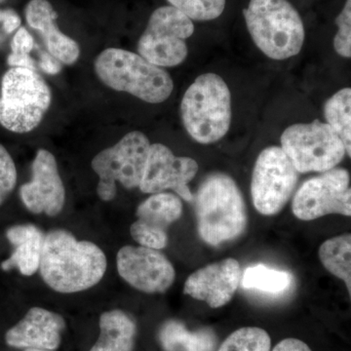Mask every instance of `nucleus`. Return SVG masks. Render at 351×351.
Listing matches in <instances>:
<instances>
[{"label":"nucleus","mask_w":351,"mask_h":351,"mask_svg":"<svg viewBox=\"0 0 351 351\" xmlns=\"http://www.w3.org/2000/svg\"><path fill=\"white\" fill-rule=\"evenodd\" d=\"M107 265L105 253L93 242L78 241L63 230L44 235L38 269L56 292L73 294L93 287L105 276Z\"/></svg>","instance_id":"nucleus-1"},{"label":"nucleus","mask_w":351,"mask_h":351,"mask_svg":"<svg viewBox=\"0 0 351 351\" xmlns=\"http://www.w3.org/2000/svg\"><path fill=\"white\" fill-rule=\"evenodd\" d=\"M198 234L211 246L239 239L246 230L247 211L237 182L223 173L210 174L195 196Z\"/></svg>","instance_id":"nucleus-2"},{"label":"nucleus","mask_w":351,"mask_h":351,"mask_svg":"<svg viewBox=\"0 0 351 351\" xmlns=\"http://www.w3.org/2000/svg\"><path fill=\"white\" fill-rule=\"evenodd\" d=\"M94 68L99 80L108 87L147 103H163L174 89L172 77L165 69L131 51L108 48L96 58Z\"/></svg>","instance_id":"nucleus-3"},{"label":"nucleus","mask_w":351,"mask_h":351,"mask_svg":"<svg viewBox=\"0 0 351 351\" xmlns=\"http://www.w3.org/2000/svg\"><path fill=\"white\" fill-rule=\"evenodd\" d=\"M182 124L193 140L203 145L221 140L232 123V94L216 73L198 76L181 104Z\"/></svg>","instance_id":"nucleus-4"},{"label":"nucleus","mask_w":351,"mask_h":351,"mask_svg":"<svg viewBox=\"0 0 351 351\" xmlns=\"http://www.w3.org/2000/svg\"><path fill=\"white\" fill-rule=\"evenodd\" d=\"M244 18L252 39L265 56L282 61L301 52L304 24L287 0H251Z\"/></svg>","instance_id":"nucleus-5"},{"label":"nucleus","mask_w":351,"mask_h":351,"mask_svg":"<svg viewBox=\"0 0 351 351\" xmlns=\"http://www.w3.org/2000/svg\"><path fill=\"white\" fill-rule=\"evenodd\" d=\"M52 100L45 80L34 69L11 68L0 92V125L13 133H29L43 121Z\"/></svg>","instance_id":"nucleus-6"},{"label":"nucleus","mask_w":351,"mask_h":351,"mask_svg":"<svg viewBox=\"0 0 351 351\" xmlns=\"http://www.w3.org/2000/svg\"><path fill=\"white\" fill-rule=\"evenodd\" d=\"M149 147L151 143L143 132L132 131L94 157L91 165L100 179L97 193L101 200L114 199L117 182L127 189L140 186Z\"/></svg>","instance_id":"nucleus-7"},{"label":"nucleus","mask_w":351,"mask_h":351,"mask_svg":"<svg viewBox=\"0 0 351 351\" xmlns=\"http://www.w3.org/2000/svg\"><path fill=\"white\" fill-rule=\"evenodd\" d=\"M281 149L299 173H323L336 168L346 156L338 134L325 122L289 126L281 136Z\"/></svg>","instance_id":"nucleus-8"},{"label":"nucleus","mask_w":351,"mask_h":351,"mask_svg":"<svg viewBox=\"0 0 351 351\" xmlns=\"http://www.w3.org/2000/svg\"><path fill=\"white\" fill-rule=\"evenodd\" d=\"M195 32L193 21L173 6H162L152 14L138 43V52L149 63L173 68L189 55L186 39Z\"/></svg>","instance_id":"nucleus-9"},{"label":"nucleus","mask_w":351,"mask_h":351,"mask_svg":"<svg viewBox=\"0 0 351 351\" xmlns=\"http://www.w3.org/2000/svg\"><path fill=\"white\" fill-rule=\"evenodd\" d=\"M299 174L280 147H269L258 156L252 175L251 195L258 213H279L292 197Z\"/></svg>","instance_id":"nucleus-10"},{"label":"nucleus","mask_w":351,"mask_h":351,"mask_svg":"<svg viewBox=\"0 0 351 351\" xmlns=\"http://www.w3.org/2000/svg\"><path fill=\"white\" fill-rule=\"evenodd\" d=\"M293 213L302 221H313L327 215L350 217V176L343 168L321 173L302 184L293 198Z\"/></svg>","instance_id":"nucleus-11"},{"label":"nucleus","mask_w":351,"mask_h":351,"mask_svg":"<svg viewBox=\"0 0 351 351\" xmlns=\"http://www.w3.org/2000/svg\"><path fill=\"white\" fill-rule=\"evenodd\" d=\"M198 172L195 159L177 156L162 144L151 145L144 176L138 189L145 193H163L172 189L179 197L191 202L193 195L189 188Z\"/></svg>","instance_id":"nucleus-12"},{"label":"nucleus","mask_w":351,"mask_h":351,"mask_svg":"<svg viewBox=\"0 0 351 351\" xmlns=\"http://www.w3.org/2000/svg\"><path fill=\"white\" fill-rule=\"evenodd\" d=\"M117 265L119 276L129 285L147 294L166 292L175 281V269L167 257L147 247H122Z\"/></svg>","instance_id":"nucleus-13"},{"label":"nucleus","mask_w":351,"mask_h":351,"mask_svg":"<svg viewBox=\"0 0 351 351\" xmlns=\"http://www.w3.org/2000/svg\"><path fill=\"white\" fill-rule=\"evenodd\" d=\"M23 203L34 214L55 217L66 202V189L60 176L55 156L40 149L32 165V181L20 189Z\"/></svg>","instance_id":"nucleus-14"},{"label":"nucleus","mask_w":351,"mask_h":351,"mask_svg":"<svg viewBox=\"0 0 351 351\" xmlns=\"http://www.w3.org/2000/svg\"><path fill=\"white\" fill-rule=\"evenodd\" d=\"M242 272L235 258H228L196 270L184 283V293L212 308L226 306L237 292Z\"/></svg>","instance_id":"nucleus-15"},{"label":"nucleus","mask_w":351,"mask_h":351,"mask_svg":"<svg viewBox=\"0 0 351 351\" xmlns=\"http://www.w3.org/2000/svg\"><path fill=\"white\" fill-rule=\"evenodd\" d=\"M64 320L59 314L41 307H32L17 325L5 335L6 343L12 348L54 350L61 343Z\"/></svg>","instance_id":"nucleus-16"},{"label":"nucleus","mask_w":351,"mask_h":351,"mask_svg":"<svg viewBox=\"0 0 351 351\" xmlns=\"http://www.w3.org/2000/svg\"><path fill=\"white\" fill-rule=\"evenodd\" d=\"M25 20L38 32L49 54L62 64H73L80 56V45L60 31L55 20L58 14L47 0H31L25 9Z\"/></svg>","instance_id":"nucleus-17"},{"label":"nucleus","mask_w":351,"mask_h":351,"mask_svg":"<svg viewBox=\"0 0 351 351\" xmlns=\"http://www.w3.org/2000/svg\"><path fill=\"white\" fill-rule=\"evenodd\" d=\"M7 239L15 247L12 255L1 263V269H18L23 276H31L39 269L44 235L34 225L12 226L6 232Z\"/></svg>","instance_id":"nucleus-18"},{"label":"nucleus","mask_w":351,"mask_h":351,"mask_svg":"<svg viewBox=\"0 0 351 351\" xmlns=\"http://www.w3.org/2000/svg\"><path fill=\"white\" fill-rule=\"evenodd\" d=\"M101 334L90 351H131L136 334L133 319L121 311L104 313L100 318Z\"/></svg>","instance_id":"nucleus-19"},{"label":"nucleus","mask_w":351,"mask_h":351,"mask_svg":"<svg viewBox=\"0 0 351 351\" xmlns=\"http://www.w3.org/2000/svg\"><path fill=\"white\" fill-rule=\"evenodd\" d=\"M159 339L166 351H214L216 335L210 329L189 332L179 321L165 323Z\"/></svg>","instance_id":"nucleus-20"},{"label":"nucleus","mask_w":351,"mask_h":351,"mask_svg":"<svg viewBox=\"0 0 351 351\" xmlns=\"http://www.w3.org/2000/svg\"><path fill=\"white\" fill-rule=\"evenodd\" d=\"M182 203L179 196L169 193H154L137 208L138 221L152 228L167 232L168 228L181 218Z\"/></svg>","instance_id":"nucleus-21"},{"label":"nucleus","mask_w":351,"mask_h":351,"mask_svg":"<svg viewBox=\"0 0 351 351\" xmlns=\"http://www.w3.org/2000/svg\"><path fill=\"white\" fill-rule=\"evenodd\" d=\"M319 258L332 276L345 282L351 294V235L350 233L326 240L319 248Z\"/></svg>","instance_id":"nucleus-22"},{"label":"nucleus","mask_w":351,"mask_h":351,"mask_svg":"<svg viewBox=\"0 0 351 351\" xmlns=\"http://www.w3.org/2000/svg\"><path fill=\"white\" fill-rule=\"evenodd\" d=\"M351 89L343 88L325 103L326 123L338 134L345 145L346 154H351Z\"/></svg>","instance_id":"nucleus-23"},{"label":"nucleus","mask_w":351,"mask_h":351,"mask_svg":"<svg viewBox=\"0 0 351 351\" xmlns=\"http://www.w3.org/2000/svg\"><path fill=\"white\" fill-rule=\"evenodd\" d=\"M293 276L287 271L271 269L265 265H251L241 276L242 287L269 294H280L290 288Z\"/></svg>","instance_id":"nucleus-24"},{"label":"nucleus","mask_w":351,"mask_h":351,"mask_svg":"<svg viewBox=\"0 0 351 351\" xmlns=\"http://www.w3.org/2000/svg\"><path fill=\"white\" fill-rule=\"evenodd\" d=\"M269 335L258 327H245L233 332L218 351H270Z\"/></svg>","instance_id":"nucleus-25"},{"label":"nucleus","mask_w":351,"mask_h":351,"mask_svg":"<svg viewBox=\"0 0 351 351\" xmlns=\"http://www.w3.org/2000/svg\"><path fill=\"white\" fill-rule=\"evenodd\" d=\"M171 6L184 13L191 21H211L223 14L226 0H167Z\"/></svg>","instance_id":"nucleus-26"},{"label":"nucleus","mask_w":351,"mask_h":351,"mask_svg":"<svg viewBox=\"0 0 351 351\" xmlns=\"http://www.w3.org/2000/svg\"><path fill=\"white\" fill-rule=\"evenodd\" d=\"M130 233L132 239L138 242L140 246L147 248L161 250L168 244L167 232L145 225L138 219L132 223Z\"/></svg>","instance_id":"nucleus-27"},{"label":"nucleus","mask_w":351,"mask_h":351,"mask_svg":"<svg viewBox=\"0 0 351 351\" xmlns=\"http://www.w3.org/2000/svg\"><path fill=\"white\" fill-rule=\"evenodd\" d=\"M338 32L334 38V48L339 56L351 57V0H346V5L336 19Z\"/></svg>","instance_id":"nucleus-28"},{"label":"nucleus","mask_w":351,"mask_h":351,"mask_svg":"<svg viewBox=\"0 0 351 351\" xmlns=\"http://www.w3.org/2000/svg\"><path fill=\"white\" fill-rule=\"evenodd\" d=\"M17 184V169L12 156L0 144V206L11 195Z\"/></svg>","instance_id":"nucleus-29"},{"label":"nucleus","mask_w":351,"mask_h":351,"mask_svg":"<svg viewBox=\"0 0 351 351\" xmlns=\"http://www.w3.org/2000/svg\"><path fill=\"white\" fill-rule=\"evenodd\" d=\"M34 40L25 27H19L11 41V50L14 54H29L34 49Z\"/></svg>","instance_id":"nucleus-30"},{"label":"nucleus","mask_w":351,"mask_h":351,"mask_svg":"<svg viewBox=\"0 0 351 351\" xmlns=\"http://www.w3.org/2000/svg\"><path fill=\"white\" fill-rule=\"evenodd\" d=\"M21 18L12 9H0V25L7 34H12L21 27Z\"/></svg>","instance_id":"nucleus-31"},{"label":"nucleus","mask_w":351,"mask_h":351,"mask_svg":"<svg viewBox=\"0 0 351 351\" xmlns=\"http://www.w3.org/2000/svg\"><path fill=\"white\" fill-rule=\"evenodd\" d=\"M40 68L44 73L55 75L62 71L61 62L48 53L43 52L40 55Z\"/></svg>","instance_id":"nucleus-32"},{"label":"nucleus","mask_w":351,"mask_h":351,"mask_svg":"<svg viewBox=\"0 0 351 351\" xmlns=\"http://www.w3.org/2000/svg\"><path fill=\"white\" fill-rule=\"evenodd\" d=\"M7 64L11 68L36 69L34 61L29 56V54H14V53H11L8 56V59H7Z\"/></svg>","instance_id":"nucleus-33"},{"label":"nucleus","mask_w":351,"mask_h":351,"mask_svg":"<svg viewBox=\"0 0 351 351\" xmlns=\"http://www.w3.org/2000/svg\"><path fill=\"white\" fill-rule=\"evenodd\" d=\"M272 351H311V350L304 341L290 338L281 341Z\"/></svg>","instance_id":"nucleus-34"},{"label":"nucleus","mask_w":351,"mask_h":351,"mask_svg":"<svg viewBox=\"0 0 351 351\" xmlns=\"http://www.w3.org/2000/svg\"><path fill=\"white\" fill-rule=\"evenodd\" d=\"M25 351H51V350H34V348H27Z\"/></svg>","instance_id":"nucleus-35"},{"label":"nucleus","mask_w":351,"mask_h":351,"mask_svg":"<svg viewBox=\"0 0 351 351\" xmlns=\"http://www.w3.org/2000/svg\"><path fill=\"white\" fill-rule=\"evenodd\" d=\"M5 1V0H0V3H2V2Z\"/></svg>","instance_id":"nucleus-36"}]
</instances>
